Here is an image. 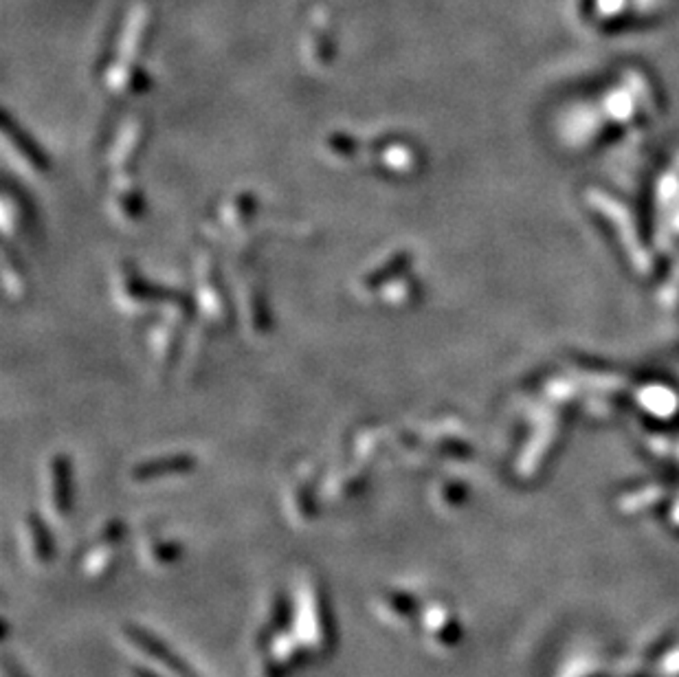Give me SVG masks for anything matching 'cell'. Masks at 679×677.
Listing matches in <instances>:
<instances>
[{
	"label": "cell",
	"instance_id": "cell-4",
	"mask_svg": "<svg viewBox=\"0 0 679 677\" xmlns=\"http://www.w3.org/2000/svg\"><path fill=\"white\" fill-rule=\"evenodd\" d=\"M3 139L7 152L16 159V163H20L22 170L31 172V174H47L49 167H51L47 152L38 146V141L20 123L9 117V112H4L3 120Z\"/></svg>",
	"mask_w": 679,
	"mask_h": 677
},
{
	"label": "cell",
	"instance_id": "cell-1",
	"mask_svg": "<svg viewBox=\"0 0 679 677\" xmlns=\"http://www.w3.org/2000/svg\"><path fill=\"white\" fill-rule=\"evenodd\" d=\"M198 304L207 319L216 325H229L233 321V301L222 278L220 264L211 255H201L196 264Z\"/></svg>",
	"mask_w": 679,
	"mask_h": 677
},
{
	"label": "cell",
	"instance_id": "cell-23",
	"mask_svg": "<svg viewBox=\"0 0 679 677\" xmlns=\"http://www.w3.org/2000/svg\"><path fill=\"white\" fill-rule=\"evenodd\" d=\"M385 602H388L389 610L400 618L411 616L415 610L414 598H411L409 594H405V592H391V594H388V601H385Z\"/></svg>",
	"mask_w": 679,
	"mask_h": 677
},
{
	"label": "cell",
	"instance_id": "cell-15",
	"mask_svg": "<svg viewBox=\"0 0 679 677\" xmlns=\"http://www.w3.org/2000/svg\"><path fill=\"white\" fill-rule=\"evenodd\" d=\"M380 301L391 308H409L420 299V284L414 275L405 273L403 278L394 280L379 293Z\"/></svg>",
	"mask_w": 679,
	"mask_h": 677
},
{
	"label": "cell",
	"instance_id": "cell-5",
	"mask_svg": "<svg viewBox=\"0 0 679 677\" xmlns=\"http://www.w3.org/2000/svg\"><path fill=\"white\" fill-rule=\"evenodd\" d=\"M147 120L143 115H130L119 128L115 146L111 150V165L115 172H130L147 143Z\"/></svg>",
	"mask_w": 679,
	"mask_h": 677
},
{
	"label": "cell",
	"instance_id": "cell-22",
	"mask_svg": "<svg viewBox=\"0 0 679 677\" xmlns=\"http://www.w3.org/2000/svg\"><path fill=\"white\" fill-rule=\"evenodd\" d=\"M292 499H295V506L299 511L301 517L312 519L315 517V495H312V488L306 482H297L292 488Z\"/></svg>",
	"mask_w": 679,
	"mask_h": 677
},
{
	"label": "cell",
	"instance_id": "cell-11",
	"mask_svg": "<svg viewBox=\"0 0 679 677\" xmlns=\"http://www.w3.org/2000/svg\"><path fill=\"white\" fill-rule=\"evenodd\" d=\"M181 324L183 321H178V319L158 321L150 333L152 354H155L156 363L165 370L176 363L178 352H181V341H183Z\"/></svg>",
	"mask_w": 679,
	"mask_h": 677
},
{
	"label": "cell",
	"instance_id": "cell-20",
	"mask_svg": "<svg viewBox=\"0 0 679 677\" xmlns=\"http://www.w3.org/2000/svg\"><path fill=\"white\" fill-rule=\"evenodd\" d=\"M27 225V207L22 205V200L13 199L12 192H4L3 194V227L7 234L13 231H22Z\"/></svg>",
	"mask_w": 679,
	"mask_h": 677
},
{
	"label": "cell",
	"instance_id": "cell-25",
	"mask_svg": "<svg viewBox=\"0 0 679 677\" xmlns=\"http://www.w3.org/2000/svg\"><path fill=\"white\" fill-rule=\"evenodd\" d=\"M4 671H7V677H27L22 673V669H13L12 662H4Z\"/></svg>",
	"mask_w": 679,
	"mask_h": 677
},
{
	"label": "cell",
	"instance_id": "cell-7",
	"mask_svg": "<svg viewBox=\"0 0 679 677\" xmlns=\"http://www.w3.org/2000/svg\"><path fill=\"white\" fill-rule=\"evenodd\" d=\"M49 499L59 517H67L73 511L76 499V482H73V462L64 453L49 459Z\"/></svg>",
	"mask_w": 679,
	"mask_h": 677
},
{
	"label": "cell",
	"instance_id": "cell-17",
	"mask_svg": "<svg viewBox=\"0 0 679 677\" xmlns=\"http://www.w3.org/2000/svg\"><path fill=\"white\" fill-rule=\"evenodd\" d=\"M324 152L335 163H354L361 152V143L344 130L328 132L324 139Z\"/></svg>",
	"mask_w": 679,
	"mask_h": 677
},
{
	"label": "cell",
	"instance_id": "cell-24",
	"mask_svg": "<svg viewBox=\"0 0 679 677\" xmlns=\"http://www.w3.org/2000/svg\"><path fill=\"white\" fill-rule=\"evenodd\" d=\"M361 486H363V476L356 471L344 473V476L336 477V491H339L341 495H354Z\"/></svg>",
	"mask_w": 679,
	"mask_h": 677
},
{
	"label": "cell",
	"instance_id": "cell-6",
	"mask_svg": "<svg viewBox=\"0 0 679 677\" xmlns=\"http://www.w3.org/2000/svg\"><path fill=\"white\" fill-rule=\"evenodd\" d=\"M111 209L123 225H137L146 216V194L130 172H117L111 187Z\"/></svg>",
	"mask_w": 679,
	"mask_h": 677
},
{
	"label": "cell",
	"instance_id": "cell-3",
	"mask_svg": "<svg viewBox=\"0 0 679 677\" xmlns=\"http://www.w3.org/2000/svg\"><path fill=\"white\" fill-rule=\"evenodd\" d=\"M115 295L123 308L141 313L155 304H165L170 290L150 284L130 262H121L115 271Z\"/></svg>",
	"mask_w": 679,
	"mask_h": 677
},
{
	"label": "cell",
	"instance_id": "cell-10",
	"mask_svg": "<svg viewBox=\"0 0 679 677\" xmlns=\"http://www.w3.org/2000/svg\"><path fill=\"white\" fill-rule=\"evenodd\" d=\"M196 468V458L190 453H170V456L152 458L146 462H138L132 468V479L135 482H152V479H161L167 476H183Z\"/></svg>",
	"mask_w": 679,
	"mask_h": 677
},
{
	"label": "cell",
	"instance_id": "cell-16",
	"mask_svg": "<svg viewBox=\"0 0 679 677\" xmlns=\"http://www.w3.org/2000/svg\"><path fill=\"white\" fill-rule=\"evenodd\" d=\"M290 618H292L290 598L286 594H277L275 602H272V607H271L269 620H266L264 629H262V634H260V645H269V642L275 640L277 636L284 634L290 625Z\"/></svg>",
	"mask_w": 679,
	"mask_h": 677
},
{
	"label": "cell",
	"instance_id": "cell-13",
	"mask_svg": "<svg viewBox=\"0 0 679 677\" xmlns=\"http://www.w3.org/2000/svg\"><path fill=\"white\" fill-rule=\"evenodd\" d=\"M257 214V196L249 190H240L231 194L229 199L220 205V222L227 229V234L245 231L251 225Z\"/></svg>",
	"mask_w": 679,
	"mask_h": 677
},
{
	"label": "cell",
	"instance_id": "cell-9",
	"mask_svg": "<svg viewBox=\"0 0 679 677\" xmlns=\"http://www.w3.org/2000/svg\"><path fill=\"white\" fill-rule=\"evenodd\" d=\"M126 634H128V640H130L132 645L138 646L143 654L155 657L156 662H161V664L165 666L170 673H174L178 677H196L194 671H192L190 666H187L185 662H183L176 654H172L170 646H167L165 642L158 640L156 636H152L150 631L141 629V627H128Z\"/></svg>",
	"mask_w": 679,
	"mask_h": 677
},
{
	"label": "cell",
	"instance_id": "cell-2",
	"mask_svg": "<svg viewBox=\"0 0 679 677\" xmlns=\"http://www.w3.org/2000/svg\"><path fill=\"white\" fill-rule=\"evenodd\" d=\"M371 155L376 156V167L391 179H411L423 170L424 161L418 147L403 137L385 135L371 141Z\"/></svg>",
	"mask_w": 679,
	"mask_h": 677
},
{
	"label": "cell",
	"instance_id": "cell-8",
	"mask_svg": "<svg viewBox=\"0 0 679 677\" xmlns=\"http://www.w3.org/2000/svg\"><path fill=\"white\" fill-rule=\"evenodd\" d=\"M411 264H414V254L409 249H396L388 258H383L370 271H365L359 280V289L363 293H376L379 295L385 286L391 284L394 280L403 278L409 273Z\"/></svg>",
	"mask_w": 679,
	"mask_h": 677
},
{
	"label": "cell",
	"instance_id": "cell-18",
	"mask_svg": "<svg viewBox=\"0 0 679 677\" xmlns=\"http://www.w3.org/2000/svg\"><path fill=\"white\" fill-rule=\"evenodd\" d=\"M27 532L31 539L33 555L40 563H49L56 557V539H53L51 530L47 528V523L42 521L38 515L27 517Z\"/></svg>",
	"mask_w": 679,
	"mask_h": 677
},
{
	"label": "cell",
	"instance_id": "cell-12",
	"mask_svg": "<svg viewBox=\"0 0 679 677\" xmlns=\"http://www.w3.org/2000/svg\"><path fill=\"white\" fill-rule=\"evenodd\" d=\"M242 310H245V321L253 334H266L271 330V308L266 301V293L262 284L257 281H245L242 286Z\"/></svg>",
	"mask_w": 679,
	"mask_h": 677
},
{
	"label": "cell",
	"instance_id": "cell-21",
	"mask_svg": "<svg viewBox=\"0 0 679 677\" xmlns=\"http://www.w3.org/2000/svg\"><path fill=\"white\" fill-rule=\"evenodd\" d=\"M3 266H4V284H7V293L13 295V298H20V295L27 290V278H24L22 266H20V262L12 260L9 251H4Z\"/></svg>",
	"mask_w": 679,
	"mask_h": 677
},
{
	"label": "cell",
	"instance_id": "cell-14",
	"mask_svg": "<svg viewBox=\"0 0 679 677\" xmlns=\"http://www.w3.org/2000/svg\"><path fill=\"white\" fill-rule=\"evenodd\" d=\"M312 622H315V640L324 651H330L332 645L336 642V627L335 618H332L330 602L324 592H315L312 594Z\"/></svg>",
	"mask_w": 679,
	"mask_h": 677
},
{
	"label": "cell",
	"instance_id": "cell-26",
	"mask_svg": "<svg viewBox=\"0 0 679 677\" xmlns=\"http://www.w3.org/2000/svg\"><path fill=\"white\" fill-rule=\"evenodd\" d=\"M135 677H156L155 673H150V671L146 669H135V673H132Z\"/></svg>",
	"mask_w": 679,
	"mask_h": 677
},
{
	"label": "cell",
	"instance_id": "cell-19",
	"mask_svg": "<svg viewBox=\"0 0 679 677\" xmlns=\"http://www.w3.org/2000/svg\"><path fill=\"white\" fill-rule=\"evenodd\" d=\"M108 84H111L112 91L121 93V95H137V93L146 91V77H143V73H138L130 67L115 68L111 73V77H108Z\"/></svg>",
	"mask_w": 679,
	"mask_h": 677
}]
</instances>
